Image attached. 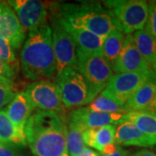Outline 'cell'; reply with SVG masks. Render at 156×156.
I'll list each match as a JSON object with an SVG mask.
<instances>
[{"mask_svg":"<svg viewBox=\"0 0 156 156\" xmlns=\"http://www.w3.org/2000/svg\"><path fill=\"white\" fill-rule=\"evenodd\" d=\"M125 36L121 30L115 29L110 33L103 38L101 54L106 58V60L112 64L115 61L121 53L124 43Z\"/></svg>","mask_w":156,"mask_h":156,"instance_id":"obj_22","label":"cell"},{"mask_svg":"<svg viewBox=\"0 0 156 156\" xmlns=\"http://www.w3.org/2000/svg\"><path fill=\"white\" fill-rule=\"evenodd\" d=\"M23 75L30 80L48 81L56 76V57L52 46V30L47 23L29 32L21 51Z\"/></svg>","mask_w":156,"mask_h":156,"instance_id":"obj_2","label":"cell"},{"mask_svg":"<svg viewBox=\"0 0 156 156\" xmlns=\"http://www.w3.org/2000/svg\"><path fill=\"white\" fill-rule=\"evenodd\" d=\"M128 121H130L156 145V115L150 112L132 111L127 114Z\"/></svg>","mask_w":156,"mask_h":156,"instance_id":"obj_21","label":"cell"},{"mask_svg":"<svg viewBox=\"0 0 156 156\" xmlns=\"http://www.w3.org/2000/svg\"><path fill=\"white\" fill-rule=\"evenodd\" d=\"M35 110L31 101L24 91L17 93L5 109L6 115L16 128L24 133V127Z\"/></svg>","mask_w":156,"mask_h":156,"instance_id":"obj_15","label":"cell"},{"mask_svg":"<svg viewBox=\"0 0 156 156\" xmlns=\"http://www.w3.org/2000/svg\"><path fill=\"white\" fill-rule=\"evenodd\" d=\"M102 156H130L129 152L125 149H123L122 147H121L120 146H117L116 150L115 151L111 154L108 155H102Z\"/></svg>","mask_w":156,"mask_h":156,"instance_id":"obj_31","label":"cell"},{"mask_svg":"<svg viewBox=\"0 0 156 156\" xmlns=\"http://www.w3.org/2000/svg\"><path fill=\"white\" fill-rule=\"evenodd\" d=\"M154 150H155V153H156V145H155V147H154Z\"/></svg>","mask_w":156,"mask_h":156,"instance_id":"obj_37","label":"cell"},{"mask_svg":"<svg viewBox=\"0 0 156 156\" xmlns=\"http://www.w3.org/2000/svg\"><path fill=\"white\" fill-rule=\"evenodd\" d=\"M0 156H17L16 152L11 148V147H7L0 144Z\"/></svg>","mask_w":156,"mask_h":156,"instance_id":"obj_29","label":"cell"},{"mask_svg":"<svg viewBox=\"0 0 156 156\" xmlns=\"http://www.w3.org/2000/svg\"><path fill=\"white\" fill-rule=\"evenodd\" d=\"M34 108L44 111L59 113L63 111L60 91L56 83L50 81H37L30 83L24 90Z\"/></svg>","mask_w":156,"mask_h":156,"instance_id":"obj_9","label":"cell"},{"mask_svg":"<svg viewBox=\"0 0 156 156\" xmlns=\"http://www.w3.org/2000/svg\"><path fill=\"white\" fill-rule=\"evenodd\" d=\"M111 67L112 70L116 74L142 72L151 69L136 49L132 34H128L125 37L121 53L112 63Z\"/></svg>","mask_w":156,"mask_h":156,"instance_id":"obj_12","label":"cell"},{"mask_svg":"<svg viewBox=\"0 0 156 156\" xmlns=\"http://www.w3.org/2000/svg\"><path fill=\"white\" fill-rule=\"evenodd\" d=\"M7 3L17 14L25 32H31L46 24L48 8L44 2L38 0H14Z\"/></svg>","mask_w":156,"mask_h":156,"instance_id":"obj_10","label":"cell"},{"mask_svg":"<svg viewBox=\"0 0 156 156\" xmlns=\"http://www.w3.org/2000/svg\"><path fill=\"white\" fill-rule=\"evenodd\" d=\"M60 17L63 27L75 42L77 59L93 54H101L103 39L84 29L75 27L62 19L61 16Z\"/></svg>","mask_w":156,"mask_h":156,"instance_id":"obj_14","label":"cell"},{"mask_svg":"<svg viewBox=\"0 0 156 156\" xmlns=\"http://www.w3.org/2000/svg\"><path fill=\"white\" fill-rule=\"evenodd\" d=\"M128 114V113H127ZM126 113H103L95 111L88 107L78 108L69 115V121L80 125L85 130L99 128L106 125H119L128 121Z\"/></svg>","mask_w":156,"mask_h":156,"instance_id":"obj_11","label":"cell"},{"mask_svg":"<svg viewBox=\"0 0 156 156\" xmlns=\"http://www.w3.org/2000/svg\"><path fill=\"white\" fill-rule=\"evenodd\" d=\"M0 60L5 62L15 71L17 67V62L14 49L5 39L0 37Z\"/></svg>","mask_w":156,"mask_h":156,"instance_id":"obj_25","label":"cell"},{"mask_svg":"<svg viewBox=\"0 0 156 156\" xmlns=\"http://www.w3.org/2000/svg\"><path fill=\"white\" fill-rule=\"evenodd\" d=\"M88 108L92 110L103 113H128L124 107L120 106L117 102L101 92L89 103Z\"/></svg>","mask_w":156,"mask_h":156,"instance_id":"obj_24","label":"cell"},{"mask_svg":"<svg viewBox=\"0 0 156 156\" xmlns=\"http://www.w3.org/2000/svg\"><path fill=\"white\" fill-rule=\"evenodd\" d=\"M52 46L56 57V74L63 69L77 67L78 60L75 42L62 23L57 15L52 23Z\"/></svg>","mask_w":156,"mask_h":156,"instance_id":"obj_8","label":"cell"},{"mask_svg":"<svg viewBox=\"0 0 156 156\" xmlns=\"http://www.w3.org/2000/svg\"><path fill=\"white\" fill-rule=\"evenodd\" d=\"M0 37L6 40L15 50L24 42L25 31L14 10L7 2L0 1Z\"/></svg>","mask_w":156,"mask_h":156,"instance_id":"obj_13","label":"cell"},{"mask_svg":"<svg viewBox=\"0 0 156 156\" xmlns=\"http://www.w3.org/2000/svg\"><path fill=\"white\" fill-rule=\"evenodd\" d=\"M0 75L13 81L15 77V71L7 63L0 60Z\"/></svg>","mask_w":156,"mask_h":156,"instance_id":"obj_28","label":"cell"},{"mask_svg":"<svg viewBox=\"0 0 156 156\" xmlns=\"http://www.w3.org/2000/svg\"><path fill=\"white\" fill-rule=\"evenodd\" d=\"M153 69L142 72L122 73L113 75L106 88L101 91L120 106L124 107L137 89L148 79Z\"/></svg>","mask_w":156,"mask_h":156,"instance_id":"obj_6","label":"cell"},{"mask_svg":"<svg viewBox=\"0 0 156 156\" xmlns=\"http://www.w3.org/2000/svg\"><path fill=\"white\" fill-rule=\"evenodd\" d=\"M152 67H153V69H153V70L154 71V73L156 74V62H154V65H153Z\"/></svg>","mask_w":156,"mask_h":156,"instance_id":"obj_35","label":"cell"},{"mask_svg":"<svg viewBox=\"0 0 156 156\" xmlns=\"http://www.w3.org/2000/svg\"><path fill=\"white\" fill-rule=\"evenodd\" d=\"M23 132L35 156H62L67 152V124L56 112L35 111L28 119Z\"/></svg>","mask_w":156,"mask_h":156,"instance_id":"obj_1","label":"cell"},{"mask_svg":"<svg viewBox=\"0 0 156 156\" xmlns=\"http://www.w3.org/2000/svg\"><path fill=\"white\" fill-rule=\"evenodd\" d=\"M56 84L60 91L62 104L68 109L82 108L96 97L77 67L65 68L57 73Z\"/></svg>","mask_w":156,"mask_h":156,"instance_id":"obj_4","label":"cell"},{"mask_svg":"<svg viewBox=\"0 0 156 156\" xmlns=\"http://www.w3.org/2000/svg\"><path fill=\"white\" fill-rule=\"evenodd\" d=\"M105 5L116 23L117 29L131 34L145 27L148 17V4L144 0L106 1Z\"/></svg>","mask_w":156,"mask_h":156,"instance_id":"obj_5","label":"cell"},{"mask_svg":"<svg viewBox=\"0 0 156 156\" xmlns=\"http://www.w3.org/2000/svg\"><path fill=\"white\" fill-rule=\"evenodd\" d=\"M144 28L156 40V0L148 4V17Z\"/></svg>","mask_w":156,"mask_h":156,"instance_id":"obj_26","label":"cell"},{"mask_svg":"<svg viewBox=\"0 0 156 156\" xmlns=\"http://www.w3.org/2000/svg\"><path fill=\"white\" fill-rule=\"evenodd\" d=\"M146 111L150 112V113H152V114H154V115H156V95L154 96L153 101H152V103L150 104V106L147 108V109Z\"/></svg>","mask_w":156,"mask_h":156,"instance_id":"obj_34","label":"cell"},{"mask_svg":"<svg viewBox=\"0 0 156 156\" xmlns=\"http://www.w3.org/2000/svg\"><path fill=\"white\" fill-rule=\"evenodd\" d=\"M84 131L85 129L80 125L68 120L66 141L69 156H76L86 148L83 140Z\"/></svg>","mask_w":156,"mask_h":156,"instance_id":"obj_23","label":"cell"},{"mask_svg":"<svg viewBox=\"0 0 156 156\" xmlns=\"http://www.w3.org/2000/svg\"><path fill=\"white\" fill-rule=\"evenodd\" d=\"M115 142L118 146H134L141 147H151L155 146L130 121L123 122L117 126Z\"/></svg>","mask_w":156,"mask_h":156,"instance_id":"obj_16","label":"cell"},{"mask_svg":"<svg viewBox=\"0 0 156 156\" xmlns=\"http://www.w3.org/2000/svg\"><path fill=\"white\" fill-rule=\"evenodd\" d=\"M156 95V74L153 73L131 98L127 101L124 108L128 112L143 111L150 106Z\"/></svg>","mask_w":156,"mask_h":156,"instance_id":"obj_17","label":"cell"},{"mask_svg":"<svg viewBox=\"0 0 156 156\" xmlns=\"http://www.w3.org/2000/svg\"><path fill=\"white\" fill-rule=\"evenodd\" d=\"M136 49L150 66L156 62V40L145 28L132 34Z\"/></svg>","mask_w":156,"mask_h":156,"instance_id":"obj_20","label":"cell"},{"mask_svg":"<svg viewBox=\"0 0 156 156\" xmlns=\"http://www.w3.org/2000/svg\"><path fill=\"white\" fill-rule=\"evenodd\" d=\"M0 85L3 86H13V81L0 75Z\"/></svg>","mask_w":156,"mask_h":156,"instance_id":"obj_33","label":"cell"},{"mask_svg":"<svg viewBox=\"0 0 156 156\" xmlns=\"http://www.w3.org/2000/svg\"><path fill=\"white\" fill-rule=\"evenodd\" d=\"M59 15L69 24L84 29L102 39L117 29L111 13L98 3L62 4Z\"/></svg>","mask_w":156,"mask_h":156,"instance_id":"obj_3","label":"cell"},{"mask_svg":"<svg viewBox=\"0 0 156 156\" xmlns=\"http://www.w3.org/2000/svg\"><path fill=\"white\" fill-rule=\"evenodd\" d=\"M76 156H100V154H99L98 153L95 152L94 150L86 147V148H84L83 150L82 151V152Z\"/></svg>","mask_w":156,"mask_h":156,"instance_id":"obj_32","label":"cell"},{"mask_svg":"<svg viewBox=\"0 0 156 156\" xmlns=\"http://www.w3.org/2000/svg\"><path fill=\"white\" fill-rule=\"evenodd\" d=\"M62 156H69V154H68L67 152H65V153H64V154H63Z\"/></svg>","mask_w":156,"mask_h":156,"instance_id":"obj_36","label":"cell"},{"mask_svg":"<svg viewBox=\"0 0 156 156\" xmlns=\"http://www.w3.org/2000/svg\"><path fill=\"white\" fill-rule=\"evenodd\" d=\"M77 60V69L97 96L106 88L113 76L110 62L107 61L102 54L85 56Z\"/></svg>","mask_w":156,"mask_h":156,"instance_id":"obj_7","label":"cell"},{"mask_svg":"<svg viewBox=\"0 0 156 156\" xmlns=\"http://www.w3.org/2000/svg\"><path fill=\"white\" fill-rule=\"evenodd\" d=\"M16 95L13 86L0 85V111L7 104H9Z\"/></svg>","mask_w":156,"mask_h":156,"instance_id":"obj_27","label":"cell"},{"mask_svg":"<svg viewBox=\"0 0 156 156\" xmlns=\"http://www.w3.org/2000/svg\"><path fill=\"white\" fill-rule=\"evenodd\" d=\"M24 133L18 130L6 115L5 109L0 111V144L7 147L25 146Z\"/></svg>","mask_w":156,"mask_h":156,"instance_id":"obj_19","label":"cell"},{"mask_svg":"<svg viewBox=\"0 0 156 156\" xmlns=\"http://www.w3.org/2000/svg\"><path fill=\"white\" fill-rule=\"evenodd\" d=\"M130 156H156V153L149 149H141L130 154Z\"/></svg>","mask_w":156,"mask_h":156,"instance_id":"obj_30","label":"cell"},{"mask_svg":"<svg viewBox=\"0 0 156 156\" xmlns=\"http://www.w3.org/2000/svg\"><path fill=\"white\" fill-rule=\"evenodd\" d=\"M115 130L116 126L112 124L99 128L87 129L83 133L84 143L101 153L106 147L115 143Z\"/></svg>","mask_w":156,"mask_h":156,"instance_id":"obj_18","label":"cell"}]
</instances>
